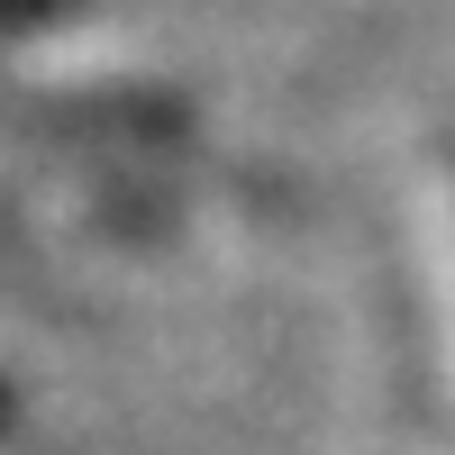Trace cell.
Masks as SVG:
<instances>
[{"mask_svg":"<svg viewBox=\"0 0 455 455\" xmlns=\"http://www.w3.org/2000/svg\"><path fill=\"white\" fill-rule=\"evenodd\" d=\"M428 283H437V319H446V373H455V201H437V237H428Z\"/></svg>","mask_w":455,"mask_h":455,"instance_id":"6da1fadb","label":"cell"}]
</instances>
